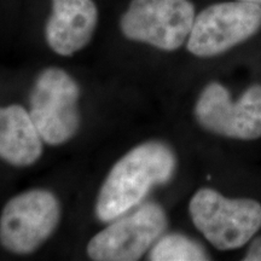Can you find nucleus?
Here are the masks:
<instances>
[{
  "instance_id": "1",
  "label": "nucleus",
  "mask_w": 261,
  "mask_h": 261,
  "mask_svg": "<svg viewBox=\"0 0 261 261\" xmlns=\"http://www.w3.org/2000/svg\"><path fill=\"white\" fill-rule=\"evenodd\" d=\"M177 158L167 144L146 142L129 150L107 175L96 202V215L110 223L142 204L156 185L174 174Z\"/></svg>"
},
{
  "instance_id": "2",
  "label": "nucleus",
  "mask_w": 261,
  "mask_h": 261,
  "mask_svg": "<svg viewBox=\"0 0 261 261\" xmlns=\"http://www.w3.org/2000/svg\"><path fill=\"white\" fill-rule=\"evenodd\" d=\"M189 212L205 240L220 250L243 247L261 228V204L250 198H227L213 189L192 196Z\"/></svg>"
},
{
  "instance_id": "3",
  "label": "nucleus",
  "mask_w": 261,
  "mask_h": 261,
  "mask_svg": "<svg viewBox=\"0 0 261 261\" xmlns=\"http://www.w3.org/2000/svg\"><path fill=\"white\" fill-rule=\"evenodd\" d=\"M80 87L67 71L47 68L38 75L29 97V115L44 143L69 142L80 127Z\"/></svg>"
},
{
  "instance_id": "4",
  "label": "nucleus",
  "mask_w": 261,
  "mask_h": 261,
  "mask_svg": "<svg viewBox=\"0 0 261 261\" xmlns=\"http://www.w3.org/2000/svg\"><path fill=\"white\" fill-rule=\"evenodd\" d=\"M91 238L87 255L97 261H136L167 230L168 219L158 203L148 202L110 221Z\"/></svg>"
},
{
  "instance_id": "5",
  "label": "nucleus",
  "mask_w": 261,
  "mask_h": 261,
  "mask_svg": "<svg viewBox=\"0 0 261 261\" xmlns=\"http://www.w3.org/2000/svg\"><path fill=\"white\" fill-rule=\"evenodd\" d=\"M61 204L51 191L22 192L5 204L0 215V243L9 252L32 254L56 231Z\"/></svg>"
},
{
  "instance_id": "6",
  "label": "nucleus",
  "mask_w": 261,
  "mask_h": 261,
  "mask_svg": "<svg viewBox=\"0 0 261 261\" xmlns=\"http://www.w3.org/2000/svg\"><path fill=\"white\" fill-rule=\"evenodd\" d=\"M195 17L190 0H132L120 28L129 40L175 51L188 41Z\"/></svg>"
},
{
  "instance_id": "7",
  "label": "nucleus",
  "mask_w": 261,
  "mask_h": 261,
  "mask_svg": "<svg viewBox=\"0 0 261 261\" xmlns=\"http://www.w3.org/2000/svg\"><path fill=\"white\" fill-rule=\"evenodd\" d=\"M261 29V6L253 3H217L195 17L188 50L197 57H214L242 44Z\"/></svg>"
},
{
  "instance_id": "8",
  "label": "nucleus",
  "mask_w": 261,
  "mask_h": 261,
  "mask_svg": "<svg viewBox=\"0 0 261 261\" xmlns=\"http://www.w3.org/2000/svg\"><path fill=\"white\" fill-rule=\"evenodd\" d=\"M204 129L227 138L253 140L261 137V86L253 85L233 102L219 83L204 87L195 107Z\"/></svg>"
},
{
  "instance_id": "9",
  "label": "nucleus",
  "mask_w": 261,
  "mask_h": 261,
  "mask_svg": "<svg viewBox=\"0 0 261 261\" xmlns=\"http://www.w3.org/2000/svg\"><path fill=\"white\" fill-rule=\"evenodd\" d=\"M97 22L98 10L93 0H52L45 38L57 55L71 56L91 41Z\"/></svg>"
},
{
  "instance_id": "10",
  "label": "nucleus",
  "mask_w": 261,
  "mask_h": 261,
  "mask_svg": "<svg viewBox=\"0 0 261 261\" xmlns=\"http://www.w3.org/2000/svg\"><path fill=\"white\" fill-rule=\"evenodd\" d=\"M42 143L29 112L23 107H0V159L12 166L27 167L40 159Z\"/></svg>"
},
{
  "instance_id": "11",
  "label": "nucleus",
  "mask_w": 261,
  "mask_h": 261,
  "mask_svg": "<svg viewBox=\"0 0 261 261\" xmlns=\"http://www.w3.org/2000/svg\"><path fill=\"white\" fill-rule=\"evenodd\" d=\"M205 249L184 234H163L158 240L149 253L152 261H204L210 260Z\"/></svg>"
},
{
  "instance_id": "12",
  "label": "nucleus",
  "mask_w": 261,
  "mask_h": 261,
  "mask_svg": "<svg viewBox=\"0 0 261 261\" xmlns=\"http://www.w3.org/2000/svg\"><path fill=\"white\" fill-rule=\"evenodd\" d=\"M244 261H261V236L254 238L248 248L246 255L243 257Z\"/></svg>"
},
{
  "instance_id": "13",
  "label": "nucleus",
  "mask_w": 261,
  "mask_h": 261,
  "mask_svg": "<svg viewBox=\"0 0 261 261\" xmlns=\"http://www.w3.org/2000/svg\"><path fill=\"white\" fill-rule=\"evenodd\" d=\"M242 2L253 3V4H256V5H260L261 6V0H242Z\"/></svg>"
}]
</instances>
